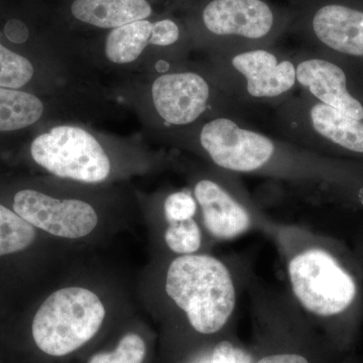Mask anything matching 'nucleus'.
<instances>
[{
    "label": "nucleus",
    "mask_w": 363,
    "mask_h": 363,
    "mask_svg": "<svg viewBox=\"0 0 363 363\" xmlns=\"http://www.w3.org/2000/svg\"><path fill=\"white\" fill-rule=\"evenodd\" d=\"M305 35L311 50L363 70V0H322L310 11Z\"/></svg>",
    "instance_id": "nucleus-10"
},
{
    "label": "nucleus",
    "mask_w": 363,
    "mask_h": 363,
    "mask_svg": "<svg viewBox=\"0 0 363 363\" xmlns=\"http://www.w3.org/2000/svg\"><path fill=\"white\" fill-rule=\"evenodd\" d=\"M6 35L11 42L23 43L28 37V28L20 21H11L6 26Z\"/></svg>",
    "instance_id": "nucleus-23"
},
{
    "label": "nucleus",
    "mask_w": 363,
    "mask_h": 363,
    "mask_svg": "<svg viewBox=\"0 0 363 363\" xmlns=\"http://www.w3.org/2000/svg\"><path fill=\"white\" fill-rule=\"evenodd\" d=\"M194 195L207 230L217 240H233L252 225L247 208L217 182L208 179L198 182Z\"/></svg>",
    "instance_id": "nucleus-12"
},
{
    "label": "nucleus",
    "mask_w": 363,
    "mask_h": 363,
    "mask_svg": "<svg viewBox=\"0 0 363 363\" xmlns=\"http://www.w3.org/2000/svg\"><path fill=\"white\" fill-rule=\"evenodd\" d=\"M35 162L61 178L98 183L111 173V161L94 136L75 126H57L30 147Z\"/></svg>",
    "instance_id": "nucleus-8"
},
{
    "label": "nucleus",
    "mask_w": 363,
    "mask_h": 363,
    "mask_svg": "<svg viewBox=\"0 0 363 363\" xmlns=\"http://www.w3.org/2000/svg\"><path fill=\"white\" fill-rule=\"evenodd\" d=\"M281 138L305 150H338L363 156V121L301 91L276 106Z\"/></svg>",
    "instance_id": "nucleus-3"
},
{
    "label": "nucleus",
    "mask_w": 363,
    "mask_h": 363,
    "mask_svg": "<svg viewBox=\"0 0 363 363\" xmlns=\"http://www.w3.org/2000/svg\"><path fill=\"white\" fill-rule=\"evenodd\" d=\"M298 87L302 92L363 121L362 69L325 52L308 49L294 52Z\"/></svg>",
    "instance_id": "nucleus-9"
},
{
    "label": "nucleus",
    "mask_w": 363,
    "mask_h": 363,
    "mask_svg": "<svg viewBox=\"0 0 363 363\" xmlns=\"http://www.w3.org/2000/svg\"><path fill=\"white\" fill-rule=\"evenodd\" d=\"M164 208L167 220L172 223L192 219L196 214L197 204L190 193L177 192L167 198Z\"/></svg>",
    "instance_id": "nucleus-20"
},
{
    "label": "nucleus",
    "mask_w": 363,
    "mask_h": 363,
    "mask_svg": "<svg viewBox=\"0 0 363 363\" xmlns=\"http://www.w3.org/2000/svg\"><path fill=\"white\" fill-rule=\"evenodd\" d=\"M71 11L77 20L104 28L145 20L152 11L147 0H75Z\"/></svg>",
    "instance_id": "nucleus-13"
},
{
    "label": "nucleus",
    "mask_w": 363,
    "mask_h": 363,
    "mask_svg": "<svg viewBox=\"0 0 363 363\" xmlns=\"http://www.w3.org/2000/svg\"><path fill=\"white\" fill-rule=\"evenodd\" d=\"M35 238L33 225L16 212L0 205V257L26 250Z\"/></svg>",
    "instance_id": "nucleus-16"
},
{
    "label": "nucleus",
    "mask_w": 363,
    "mask_h": 363,
    "mask_svg": "<svg viewBox=\"0 0 363 363\" xmlns=\"http://www.w3.org/2000/svg\"><path fill=\"white\" fill-rule=\"evenodd\" d=\"M33 75L32 63L25 57L9 51L0 44V86L20 88L25 86Z\"/></svg>",
    "instance_id": "nucleus-17"
},
{
    "label": "nucleus",
    "mask_w": 363,
    "mask_h": 363,
    "mask_svg": "<svg viewBox=\"0 0 363 363\" xmlns=\"http://www.w3.org/2000/svg\"><path fill=\"white\" fill-rule=\"evenodd\" d=\"M294 294L301 305L318 316L341 314L357 296L354 279L325 250H306L289 264Z\"/></svg>",
    "instance_id": "nucleus-7"
},
{
    "label": "nucleus",
    "mask_w": 363,
    "mask_h": 363,
    "mask_svg": "<svg viewBox=\"0 0 363 363\" xmlns=\"http://www.w3.org/2000/svg\"><path fill=\"white\" fill-rule=\"evenodd\" d=\"M152 25L149 21L143 20L114 28L105 45L107 58L117 64L135 61L150 45Z\"/></svg>",
    "instance_id": "nucleus-14"
},
{
    "label": "nucleus",
    "mask_w": 363,
    "mask_h": 363,
    "mask_svg": "<svg viewBox=\"0 0 363 363\" xmlns=\"http://www.w3.org/2000/svg\"><path fill=\"white\" fill-rule=\"evenodd\" d=\"M167 245L172 252L192 255L201 245V231L194 219L169 223L164 234Z\"/></svg>",
    "instance_id": "nucleus-18"
},
{
    "label": "nucleus",
    "mask_w": 363,
    "mask_h": 363,
    "mask_svg": "<svg viewBox=\"0 0 363 363\" xmlns=\"http://www.w3.org/2000/svg\"><path fill=\"white\" fill-rule=\"evenodd\" d=\"M247 351L236 347L229 341L217 344L208 357L200 363H252Z\"/></svg>",
    "instance_id": "nucleus-21"
},
{
    "label": "nucleus",
    "mask_w": 363,
    "mask_h": 363,
    "mask_svg": "<svg viewBox=\"0 0 363 363\" xmlns=\"http://www.w3.org/2000/svg\"><path fill=\"white\" fill-rule=\"evenodd\" d=\"M201 18L214 52L269 47L281 32L276 9L264 0H210Z\"/></svg>",
    "instance_id": "nucleus-6"
},
{
    "label": "nucleus",
    "mask_w": 363,
    "mask_h": 363,
    "mask_svg": "<svg viewBox=\"0 0 363 363\" xmlns=\"http://www.w3.org/2000/svg\"><path fill=\"white\" fill-rule=\"evenodd\" d=\"M13 210L30 225L60 238L88 235L97 225L96 212L80 200H58L33 190L14 196Z\"/></svg>",
    "instance_id": "nucleus-11"
},
{
    "label": "nucleus",
    "mask_w": 363,
    "mask_h": 363,
    "mask_svg": "<svg viewBox=\"0 0 363 363\" xmlns=\"http://www.w3.org/2000/svg\"><path fill=\"white\" fill-rule=\"evenodd\" d=\"M212 72L224 89L245 108L279 105L297 90L293 54L269 47L213 52Z\"/></svg>",
    "instance_id": "nucleus-2"
},
{
    "label": "nucleus",
    "mask_w": 363,
    "mask_h": 363,
    "mask_svg": "<svg viewBox=\"0 0 363 363\" xmlns=\"http://www.w3.org/2000/svg\"><path fill=\"white\" fill-rule=\"evenodd\" d=\"M180 39V28L172 20H162L156 21L152 25V38L150 45L157 47H169L175 45Z\"/></svg>",
    "instance_id": "nucleus-22"
},
{
    "label": "nucleus",
    "mask_w": 363,
    "mask_h": 363,
    "mask_svg": "<svg viewBox=\"0 0 363 363\" xmlns=\"http://www.w3.org/2000/svg\"><path fill=\"white\" fill-rule=\"evenodd\" d=\"M104 317V306L94 293L83 288L62 289L38 310L33 340L45 354L64 357L94 337Z\"/></svg>",
    "instance_id": "nucleus-4"
},
{
    "label": "nucleus",
    "mask_w": 363,
    "mask_h": 363,
    "mask_svg": "<svg viewBox=\"0 0 363 363\" xmlns=\"http://www.w3.org/2000/svg\"><path fill=\"white\" fill-rule=\"evenodd\" d=\"M43 111L44 105L35 95L0 86V131L32 125L39 121Z\"/></svg>",
    "instance_id": "nucleus-15"
},
{
    "label": "nucleus",
    "mask_w": 363,
    "mask_h": 363,
    "mask_svg": "<svg viewBox=\"0 0 363 363\" xmlns=\"http://www.w3.org/2000/svg\"><path fill=\"white\" fill-rule=\"evenodd\" d=\"M145 341L135 333L126 334L112 352L93 355L88 363H143L145 359Z\"/></svg>",
    "instance_id": "nucleus-19"
},
{
    "label": "nucleus",
    "mask_w": 363,
    "mask_h": 363,
    "mask_svg": "<svg viewBox=\"0 0 363 363\" xmlns=\"http://www.w3.org/2000/svg\"><path fill=\"white\" fill-rule=\"evenodd\" d=\"M166 291L187 314L191 326L202 334L220 330L235 307L230 272L210 255L177 257L169 267Z\"/></svg>",
    "instance_id": "nucleus-1"
},
{
    "label": "nucleus",
    "mask_w": 363,
    "mask_h": 363,
    "mask_svg": "<svg viewBox=\"0 0 363 363\" xmlns=\"http://www.w3.org/2000/svg\"><path fill=\"white\" fill-rule=\"evenodd\" d=\"M152 104L166 126H187L204 116H233L242 118L247 111L219 82L213 72L162 74L152 83Z\"/></svg>",
    "instance_id": "nucleus-5"
},
{
    "label": "nucleus",
    "mask_w": 363,
    "mask_h": 363,
    "mask_svg": "<svg viewBox=\"0 0 363 363\" xmlns=\"http://www.w3.org/2000/svg\"><path fill=\"white\" fill-rule=\"evenodd\" d=\"M257 363H309L298 354H277L262 358Z\"/></svg>",
    "instance_id": "nucleus-24"
}]
</instances>
